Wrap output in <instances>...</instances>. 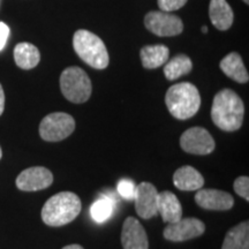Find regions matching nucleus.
Wrapping results in <instances>:
<instances>
[{
    "mask_svg": "<svg viewBox=\"0 0 249 249\" xmlns=\"http://www.w3.org/2000/svg\"><path fill=\"white\" fill-rule=\"evenodd\" d=\"M245 104L231 89H223L216 93L211 107V119L224 132H235L242 126Z\"/></svg>",
    "mask_w": 249,
    "mask_h": 249,
    "instance_id": "f257e3e1",
    "label": "nucleus"
},
{
    "mask_svg": "<svg viewBox=\"0 0 249 249\" xmlns=\"http://www.w3.org/2000/svg\"><path fill=\"white\" fill-rule=\"evenodd\" d=\"M81 208L82 205L79 196L71 192H61L45 202L40 216L48 226H64L79 216Z\"/></svg>",
    "mask_w": 249,
    "mask_h": 249,
    "instance_id": "f03ea898",
    "label": "nucleus"
},
{
    "mask_svg": "<svg viewBox=\"0 0 249 249\" xmlns=\"http://www.w3.org/2000/svg\"><path fill=\"white\" fill-rule=\"evenodd\" d=\"M165 104L174 118L186 120L197 113L201 107V96L197 88L192 83H177L167 90Z\"/></svg>",
    "mask_w": 249,
    "mask_h": 249,
    "instance_id": "7ed1b4c3",
    "label": "nucleus"
},
{
    "mask_svg": "<svg viewBox=\"0 0 249 249\" xmlns=\"http://www.w3.org/2000/svg\"><path fill=\"white\" fill-rule=\"evenodd\" d=\"M73 46L76 54L96 70H104L108 66V53L104 42L89 30L80 29L74 34Z\"/></svg>",
    "mask_w": 249,
    "mask_h": 249,
    "instance_id": "20e7f679",
    "label": "nucleus"
},
{
    "mask_svg": "<svg viewBox=\"0 0 249 249\" xmlns=\"http://www.w3.org/2000/svg\"><path fill=\"white\" fill-rule=\"evenodd\" d=\"M60 89L67 101L82 104L91 96V81L82 68L68 67L60 75Z\"/></svg>",
    "mask_w": 249,
    "mask_h": 249,
    "instance_id": "39448f33",
    "label": "nucleus"
},
{
    "mask_svg": "<svg viewBox=\"0 0 249 249\" xmlns=\"http://www.w3.org/2000/svg\"><path fill=\"white\" fill-rule=\"evenodd\" d=\"M75 129L74 118L65 112L50 113L39 124V135L44 141L59 142L67 139Z\"/></svg>",
    "mask_w": 249,
    "mask_h": 249,
    "instance_id": "423d86ee",
    "label": "nucleus"
},
{
    "mask_svg": "<svg viewBox=\"0 0 249 249\" xmlns=\"http://www.w3.org/2000/svg\"><path fill=\"white\" fill-rule=\"evenodd\" d=\"M145 28L160 37H171L180 35L183 30L181 18L170 12L154 11L145 15Z\"/></svg>",
    "mask_w": 249,
    "mask_h": 249,
    "instance_id": "0eeeda50",
    "label": "nucleus"
},
{
    "mask_svg": "<svg viewBox=\"0 0 249 249\" xmlns=\"http://www.w3.org/2000/svg\"><path fill=\"white\" fill-rule=\"evenodd\" d=\"M180 147L192 155H209L214 150L216 143L211 134L202 127H192L180 138Z\"/></svg>",
    "mask_w": 249,
    "mask_h": 249,
    "instance_id": "6e6552de",
    "label": "nucleus"
},
{
    "mask_svg": "<svg viewBox=\"0 0 249 249\" xmlns=\"http://www.w3.org/2000/svg\"><path fill=\"white\" fill-rule=\"evenodd\" d=\"M205 232V225L197 218H181L176 223H170L164 229V238L172 242H182L197 238Z\"/></svg>",
    "mask_w": 249,
    "mask_h": 249,
    "instance_id": "1a4fd4ad",
    "label": "nucleus"
},
{
    "mask_svg": "<svg viewBox=\"0 0 249 249\" xmlns=\"http://www.w3.org/2000/svg\"><path fill=\"white\" fill-rule=\"evenodd\" d=\"M53 182V174L43 166H34L22 171L17 178V187L23 192H37L48 188Z\"/></svg>",
    "mask_w": 249,
    "mask_h": 249,
    "instance_id": "9d476101",
    "label": "nucleus"
},
{
    "mask_svg": "<svg viewBox=\"0 0 249 249\" xmlns=\"http://www.w3.org/2000/svg\"><path fill=\"white\" fill-rule=\"evenodd\" d=\"M158 194L160 193L150 182H141L136 186L135 196H134L135 210L143 219H150L158 214Z\"/></svg>",
    "mask_w": 249,
    "mask_h": 249,
    "instance_id": "9b49d317",
    "label": "nucleus"
},
{
    "mask_svg": "<svg viewBox=\"0 0 249 249\" xmlns=\"http://www.w3.org/2000/svg\"><path fill=\"white\" fill-rule=\"evenodd\" d=\"M195 202L198 207L207 210L225 211L234 205V198L230 193L218 189H197Z\"/></svg>",
    "mask_w": 249,
    "mask_h": 249,
    "instance_id": "f8f14e48",
    "label": "nucleus"
},
{
    "mask_svg": "<svg viewBox=\"0 0 249 249\" xmlns=\"http://www.w3.org/2000/svg\"><path fill=\"white\" fill-rule=\"evenodd\" d=\"M121 244L124 249H149L147 233L136 218L128 217L124 222Z\"/></svg>",
    "mask_w": 249,
    "mask_h": 249,
    "instance_id": "ddd939ff",
    "label": "nucleus"
},
{
    "mask_svg": "<svg viewBox=\"0 0 249 249\" xmlns=\"http://www.w3.org/2000/svg\"><path fill=\"white\" fill-rule=\"evenodd\" d=\"M157 210L165 223H176L182 218L181 203L172 192L165 191L158 194Z\"/></svg>",
    "mask_w": 249,
    "mask_h": 249,
    "instance_id": "4468645a",
    "label": "nucleus"
},
{
    "mask_svg": "<svg viewBox=\"0 0 249 249\" xmlns=\"http://www.w3.org/2000/svg\"><path fill=\"white\" fill-rule=\"evenodd\" d=\"M173 183L180 191H197L204 185L203 176L194 167L186 165L173 174Z\"/></svg>",
    "mask_w": 249,
    "mask_h": 249,
    "instance_id": "2eb2a0df",
    "label": "nucleus"
},
{
    "mask_svg": "<svg viewBox=\"0 0 249 249\" xmlns=\"http://www.w3.org/2000/svg\"><path fill=\"white\" fill-rule=\"evenodd\" d=\"M209 17L211 23L218 30H229L233 24V9L226 0H211L209 6Z\"/></svg>",
    "mask_w": 249,
    "mask_h": 249,
    "instance_id": "dca6fc26",
    "label": "nucleus"
},
{
    "mask_svg": "<svg viewBox=\"0 0 249 249\" xmlns=\"http://www.w3.org/2000/svg\"><path fill=\"white\" fill-rule=\"evenodd\" d=\"M220 70L226 76L238 83H247L249 80L248 71L246 70L241 55L236 52H231L222 59L219 64Z\"/></svg>",
    "mask_w": 249,
    "mask_h": 249,
    "instance_id": "f3484780",
    "label": "nucleus"
},
{
    "mask_svg": "<svg viewBox=\"0 0 249 249\" xmlns=\"http://www.w3.org/2000/svg\"><path fill=\"white\" fill-rule=\"evenodd\" d=\"M141 61L144 68L148 70H155L163 65L170 58V50L165 45H148L141 49L140 52Z\"/></svg>",
    "mask_w": 249,
    "mask_h": 249,
    "instance_id": "a211bd4d",
    "label": "nucleus"
},
{
    "mask_svg": "<svg viewBox=\"0 0 249 249\" xmlns=\"http://www.w3.org/2000/svg\"><path fill=\"white\" fill-rule=\"evenodd\" d=\"M14 60L22 70H33L39 64V50L30 43H18L14 49Z\"/></svg>",
    "mask_w": 249,
    "mask_h": 249,
    "instance_id": "6ab92c4d",
    "label": "nucleus"
},
{
    "mask_svg": "<svg viewBox=\"0 0 249 249\" xmlns=\"http://www.w3.org/2000/svg\"><path fill=\"white\" fill-rule=\"evenodd\" d=\"M222 249H249V223L245 220L226 233Z\"/></svg>",
    "mask_w": 249,
    "mask_h": 249,
    "instance_id": "aec40b11",
    "label": "nucleus"
},
{
    "mask_svg": "<svg viewBox=\"0 0 249 249\" xmlns=\"http://www.w3.org/2000/svg\"><path fill=\"white\" fill-rule=\"evenodd\" d=\"M193 68L191 58L186 54H178L176 57L167 60L164 66V74L169 81H174L180 76L186 75Z\"/></svg>",
    "mask_w": 249,
    "mask_h": 249,
    "instance_id": "412c9836",
    "label": "nucleus"
},
{
    "mask_svg": "<svg viewBox=\"0 0 249 249\" xmlns=\"http://www.w3.org/2000/svg\"><path fill=\"white\" fill-rule=\"evenodd\" d=\"M114 201L107 196H102L90 208V214L97 223L107 222L114 210Z\"/></svg>",
    "mask_w": 249,
    "mask_h": 249,
    "instance_id": "4be33fe9",
    "label": "nucleus"
},
{
    "mask_svg": "<svg viewBox=\"0 0 249 249\" xmlns=\"http://www.w3.org/2000/svg\"><path fill=\"white\" fill-rule=\"evenodd\" d=\"M117 191L121 197L126 198V200H134V196H135L136 192V185L130 179H121L118 182Z\"/></svg>",
    "mask_w": 249,
    "mask_h": 249,
    "instance_id": "5701e85b",
    "label": "nucleus"
},
{
    "mask_svg": "<svg viewBox=\"0 0 249 249\" xmlns=\"http://www.w3.org/2000/svg\"><path fill=\"white\" fill-rule=\"evenodd\" d=\"M234 191L239 196H241L242 198H245L246 201H249V179L248 177L242 176L239 177L238 179L234 181Z\"/></svg>",
    "mask_w": 249,
    "mask_h": 249,
    "instance_id": "b1692460",
    "label": "nucleus"
},
{
    "mask_svg": "<svg viewBox=\"0 0 249 249\" xmlns=\"http://www.w3.org/2000/svg\"><path fill=\"white\" fill-rule=\"evenodd\" d=\"M188 0H158V7L163 12H173L180 9Z\"/></svg>",
    "mask_w": 249,
    "mask_h": 249,
    "instance_id": "393cba45",
    "label": "nucleus"
},
{
    "mask_svg": "<svg viewBox=\"0 0 249 249\" xmlns=\"http://www.w3.org/2000/svg\"><path fill=\"white\" fill-rule=\"evenodd\" d=\"M9 37V28L6 23L0 22V51L5 48Z\"/></svg>",
    "mask_w": 249,
    "mask_h": 249,
    "instance_id": "a878e982",
    "label": "nucleus"
},
{
    "mask_svg": "<svg viewBox=\"0 0 249 249\" xmlns=\"http://www.w3.org/2000/svg\"><path fill=\"white\" fill-rule=\"evenodd\" d=\"M5 110V92L2 89V86L0 85V116L2 114V112Z\"/></svg>",
    "mask_w": 249,
    "mask_h": 249,
    "instance_id": "bb28decb",
    "label": "nucleus"
},
{
    "mask_svg": "<svg viewBox=\"0 0 249 249\" xmlns=\"http://www.w3.org/2000/svg\"><path fill=\"white\" fill-rule=\"evenodd\" d=\"M62 249H85L82 247V246L81 245H76V244H74V245H68V246H65L64 248Z\"/></svg>",
    "mask_w": 249,
    "mask_h": 249,
    "instance_id": "cd10ccee",
    "label": "nucleus"
},
{
    "mask_svg": "<svg viewBox=\"0 0 249 249\" xmlns=\"http://www.w3.org/2000/svg\"><path fill=\"white\" fill-rule=\"evenodd\" d=\"M202 33L207 34V33H208V27H205V26L202 27Z\"/></svg>",
    "mask_w": 249,
    "mask_h": 249,
    "instance_id": "c85d7f7f",
    "label": "nucleus"
},
{
    "mask_svg": "<svg viewBox=\"0 0 249 249\" xmlns=\"http://www.w3.org/2000/svg\"><path fill=\"white\" fill-rule=\"evenodd\" d=\"M2 157V150H1V147H0V160H1Z\"/></svg>",
    "mask_w": 249,
    "mask_h": 249,
    "instance_id": "c756f323",
    "label": "nucleus"
},
{
    "mask_svg": "<svg viewBox=\"0 0 249 249\" xmlns=\"http://www.w3.org/2000/svg\"><path fill=\"white\" fill-rule=\"evenodd\" d=\"M244 1H245V2H246V4H247V5L249 4V0H244Z\"/></svg>",
    "mask_w": 249,
    "mask_h": 249,
    "instance_id": "7c9ffc66",
    "label": "nucleus"
}]
</instances>
